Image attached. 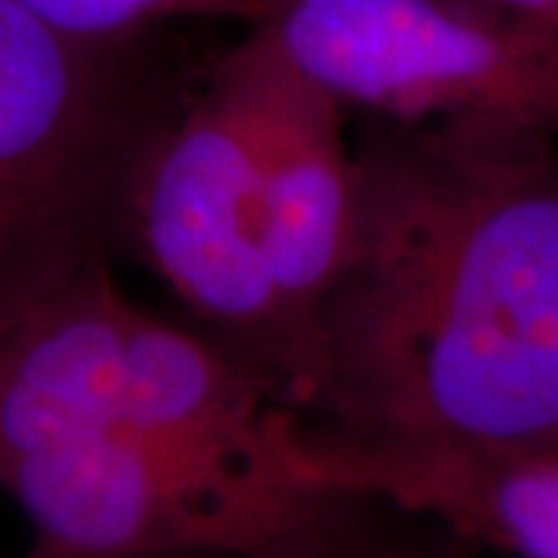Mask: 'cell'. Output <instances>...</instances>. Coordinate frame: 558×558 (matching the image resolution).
Returning <instances> with one entry per match:
<instances>
[{
	"label": "cell",
	"instance_id": "cell-1",
	"mask_svg": "<svg viewBox=\"0 0 558 558\" xmlns=\"http://www.w3.org/2000/svg\"><path fill=\"white\" fill-rule=\"evenodd\" d=\"M354 174L289 407L357 444L558 457L556 134L381 121Z\"/></svg>",
	"mask_w": 558,
	"mask_h": 558
},
{
	"label": "cell",
	"instance_id": "cell-2",
	"mask_svg": "<svg viewBox=\"0 0 558 558\" xmlns=\"http://www.w3.org/2000/svg\"><path fill=\"white\" fill-rule=\"evenodd\" d=\"M190 94L146 38L81 44L0 0V323L116 260L140 168Z\"/></svg>",
	"mask_w": 558,
	"mask_h": 558
},
{
	"label": "cell",
	"instance_id": "cell-3",
	"mask_svg": "<svg viewBox=\"0 0 558 558\" xmlns=\"http://www.w3.org/2000/svg\"><path fill=\"white\" fill-rule=\"evenodd\" d=\"M35 543L94 558L270 556L344 499L196 457L128 428L0 465Z\"/></svg>",
	"mask_w": 558,
	"mask_h": 558
},
{
	"label": "cell",
	"instance_id": "cell-4",
	"mask_svg": "<svg viewBox=\"0 0 558 558\" xmlns=\"http://www.w3.org/2000/svg\"><path fill=\"white\" fill-rule=\"evenodd\" d=\"M344 109L391 124L499 121L558 137V35L457 0H274L255 22Z\"/></svg>",
	"mask_w": 558,
	"mask_h": 558
},
{
	"label": "cell",
	"instance_id": "cell-5",
	"mask_svg": "<svg viewBox=\"0 0 558 558\" xmlns=\"http://www.w3.org/2000/svg\"><path fill=\"white\" fill-rule=\"evenodd\" d=\"M124 248H137L215 339L255 363L286 400L295 344L264 245L255 140L218 62L143 161Z\"/></svg>",
	"mask_w": 558,
	"mask_h": 558
},
{
	"label": "cell",
	"instance_id": "cell-6",
	"mask_svg": "<svg viewBox=\"0 0 558 558\" xmlns=\"http://www.w3.org/2000/svg\"><path fill=\"white\" fill-rule=\"evenodd\" d=\"M218 65L236 84L255 140L264 245L295 344L289 403L311 317L336 279L354 218L357 174L344 106L286 60L258 25H248Z\"/></svg>",
	"mask_w": 558,
	"mask_h": 558
},
{
	"label": "cell",
	"instance_id": "cell-7",
	"mask_svg": "<svg viewBox=\"0 0 558 558\" xmlns=\"http://www.w3.org/2000/svg\"><path fill=\"white\" fill-rule=\"evenodd\" d=\"M311 472L341 499H385L512 558H558V457L357 444L311 435Z\"/></svg>",
	"mask_w": 558,
	"mask_h": 558
},
{
	"label": "cell",
	"instance_id": "cell-8",
	"mask_svg": "<svg viewBox=\"0 0 558 558\" xmlns=\"http://www.w3.org/2000/svg\"><path fill=\"white\" fill-rule=\"evenodd\" d=\"M62 38L81 44H128L149 38L171 20L260 22L274 0H13Z\"/></svg>",
	"mask_w": 558,
	"mask_h": 558
},
{
	"label": "cell",
	"instance_id": "cell-9",
	"mask_svg": "<svg viewBox=\"0 0 558 558\" xmlns=\"http://www.w3.org/2000/svg\"><path fill=\"white\" fill-rule=\"evenodd\" d=\"M497 20L519 22L558 35V0H457Z\"/></svg>",
	"mask_w": 558,
	"mask_h": 558
},
{
	"label": "cell",
	"instance_id": "cell-10",
	"mask_svg": "<svg viewBox=\"0 0 558 558\" xmlns=\"http://www.w3.org/2000/svg\"><path fill=\"white\" fill-rule=\"evenodd\" d=\"M22 558H94V556H75V553H62V549H50V546H40L35 543ZM165 558H208V556H165Z\"/></svg>",
	"mask_w": 558,
	"mask_h": 558
}]
</instances>
